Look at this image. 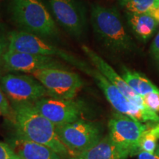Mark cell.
<instances>
[{"label": "cell", "mask_w": 159, "mask_h": 159, "mask_svg": "<svg viewBox=\"0 0 159 159\" xmlns=\"http://www.w3.org/2000/svg\"><path fill=\"white\" fill-rule=\"evenodd\" d=\"M13 111L11 122L15 134L24 138L49 147L62 158H69V152L61 142L56 126L41 114L33 103H12Z\"/></svg>", "instance_id": "1"}, {"label": "cell", "mask_w": 159, "mask_h": 159, "mask_svg": "<svg viewBox=\"0 0 159 159\" xmlns=\"http://www.w3.org/2000/svg\"><path fill=\"white\" fill-rule=\"evenodd\" d=\"M90 20L97 39L109 50L120 54L136 51V43L115 7L94 5L91 7Z\"/></svg>", "instance_id": "2"}, {"label": "cell", "mask_w": 159, "mask_h": 159, "mask_svg": "<svg viewBox=\"0 0 159 159\" xmlns=\"http://www.w3.org/2000/svg\"><path fill=\"white\" fill-rule=\"evenodd\" d=\"M8 12L20 30L44 39L59 36L56 22L41 0H10Z\"/></svg>", "instance_id": "3"}, {"label": "cell", "mask_w": 159, "mask_h": 159, "mask_svg": "<svg viewBox=\"0 0 159 159\" xmlns=\"http://www.w3.org/2000/svg\"><path fill=\"white\" fill-rule=\"evenodd\" d=\"M85 74L92 77L105 98L116 112L127 115L144 123H158L159 114L149 108H143L132 102L94 67L89 66Z\"/></svg>", "instance_id": "4"}, {"label": "cell", "mask_w": 159, "mask_h": 159, "mask_svg": "<svg viewBox=\"0 0 159 159\" xmlns=\"http://www.w3.org/2000/svg\"><path fill=\"white\" fill-rule=\"evenodd\" d=\"M15 51L43 56L58 57L85 72L89 65L47 39L22 30L9 32V48Z\"/></svg>", "instance_id": "5"}, {"label": "cell", "mask_w": 159, "mask_h": 159, "mask_svg": "<svg viewBox=\"0 0 159 159\" xmlns=\"http://www.w3.org/2000/svg\"><path fill=\"white\" fill-rule=\"evenodd\" d=\"M56 131L68 151L69 158L88 150L103 137V128L100 123L84 119L56 126Z\"/></svg>", "instance_id": "6"}, {"label": "cell", "mask_w": 159, "mask_h": 159, "mask_svg": "<svg viewBox=\"0 0 159 159\" xmlns=\"http://www.w3.org/2000/svg\"><path fill=\"white\" fill-rule=\"evenodd\" d=\"M30 75L45 87L49 97L56 99H75L84 85L78 74L65 69H43Z\"/></svg>", "instance_id": "7"}, {"label": "cell", "mask_w": 159, "mask_h": 159, "mask_svg": "<svg viewBox=\"0 0 159 159\" xmlns=\"http://www.w3.org/2000/svg\"><path fill=\"white\" fill-rule=\"evenodd\" d=\"M152 123H144L127 115L114 113L108 122V136L119 148L129 156L139 152V142L142 133Z\"/></svg>", "instance_id": "8"}, {"label": "cell", "mask_w": 159, "mask_h": 159, "mask_svg": "<svg viewBox=\"0 0 159 159\" xmlns=\"http://www.w3.org/2000/svg\"><path fill=\"white\" fill-rule=\"evenodd\" d=\"M52 16L69 35L80 39L88 25L87 12L80 0H48Z\"/></svg>", "instance_id": "9"}, {"label": "cell", "mask_w": 159, "mask_h": 159, "mask_svg": "<svg viewBox=\"0 0 159 159\" xmlns=\"http://www.w3.org/2000/svg\"><path fill=\"white\" fill-rule=\"evenodd\" d=\"M0 85L11 104L34 103L49 97L45 87L33 76L8 73L0 77Z\"/></svg>", "instance_id": "10"}, {"label": "cell", "mask_w": 159, "mask_h": 159, "mask_svg": "<svg viewBox=\"0 0 159 159\" xmlns=\"http://www.w3.org/2000/svg\"><path fill=\"white\" fill-rule=\"evenodd\" d=\"M38 111L55 126L83 119L87 105L80 99H61L47 97L33 103Z\"/></svg>", "instance_id": "11"}, {"label": "cell", "mask_w": 159, "mask_h": 159, "mask_svg": "<svg viewBox=\"0 0 159 159\" xmlns=\"http://www.w3.org/2000/svg\"><path fill=\"white\" fill-rule=\"evenodd\" d=\"M58 59L54 57L31 54L8 49L3 57L2 69L9 71H21L25 73L47 69H65Z\"/></svg>", "instance_id": "12"}, {"label": "cell", "mask_w": 159, "mask_h": 159, "mask_svg": "<svg viewBox=\"0 0 159 159\" xmlns=\"http://www.w3.org/2000/svg\"><path fill=\"white\" fill-rule=\"evenodd\" d=\"M82 50L85 55L89 57L90 61L99 72H101L110 82L114 85L125 97H127L132 102L139 105L143 108H148L144 104L142 97L136 94L132 89L129 86L126 81L123 79L122 75L118 74L110 65L108 64L102 57H100L97 52L89 48L87 46H82Z\"/></svg>", "instance_id": "13"}, {"label": "cell", "mask_w": 159, "mask_h": 159, "mask_svg": "<svg viewBox=\"0 0 159 159\" xmlns=\"http://www.w3.org/2000/svg\"><path fill=\"white\" fill-rule=\"evenodd\" d=\"M7 143L22 159H63L49 147L33 142L14 134Z\"/></svg>", "instance_id": "14"}, {"label": "cell", "mask_w": 159, "mask_h": 159, "mask_svg": "<svg viewBox=\"0 0 159 159\" xmlns=\"http://www.w3.org/2000/svg\"><path fill=\"white\" fill-rule=\"evenodd\" d=\"M128 156H130L119 148L108 134L88 150L68 159H126Z\"/></svg>", "instance_id": "15"}, {"label": "cell", "mask_w": 159, "mask_h": 159, "mask_svg": "<svg viewBox=\"0 0 159 159\" xmlns=\"http://www.w3.org/2000/svg\"><path fill=\"white\" fill-rule=\"evenodd\" d=\"M126 19L135 36L142 42L148 41L154 35L159 25L149 13L126 12Z\"/></svg>", "instance_id": "16"}, {"label": "cell", "mask_w": 159, "mask_h": 159, "mask_svg": "<svg viewBox=\"0 0 159 159\" xmlns=\"http://www.w3.org/2000/svg\"><path fill=\"white\" fill-rule=\"evenodd\" d=\"M121 75L129 86L141 97H144L150 93L159 92L158 87L146 76L138 71L123 67Z\"/></svg>", "instance_id": "17"}, {"label": "cell", "mask_w": 159, "mask_h": 159, "mask_svg": "<svg viewBox=\"0 0 159 159\" xmlns=\"http://www.w3.org/2000/svg\"><path fill=\"white\" fill-rule=\"evenodd\" d=\"M159 122L152 123L142 133L139 142V150L153 152L158 146Z\"/></svg>", "instance_id": "18"}, {"label": "cell", "mask_w": 159, "mask_h": 159, "mask_svg": "<svg viewBox=\"0 0 159 159\" xmlns=\"http://www.w3.org/2000/svg\"><path fill=\"white\" fill-rule=\"evenodd\" d=\"M119 2L130 13H149L151 10L159 5V0H119Z\"/></svg>", "instance_id": "19"}, {"label": "cell", "mask_w": 159, "mask_h": 159, "mask_svg": "<svg viewBox=\"0 0 159 159\" xmlns=\"http://www.w3.org/2000/svg\"><path fill=\"white\" fill-rule=\"evenodd\" d=\"M9 48V33L0 22V72L2 69L4 55Z\"/></svg>", "instance_id": "20"}, {"label": "cell", "mask_w": 159, "mask_h": 159, "mask_svg": "<svg viewBox=\"0 0 159 159\" xmlns=\"http://www.w3.org/2000/svg\"><path fill=\"white\" fill-rule=\"evenodd\" d=\"M0 114L11 122L13 119V111L8 99L6 97L0 85Z\"/></svg>", "instance_id": "21"}, {"label": "cell", "mask_w": 159, "mask_h": 159, "mask_svg": "<svg viewBox=\"0 0 159 159\" xmlns=\"http://www.w3.org/2000/svg\"><path fill=\"white\" fill-rule=\"evenodd\" d=\"M144 104L150 110L158 114L159 113V92L150 93L142 97Z\"/></svg>", "instance_id": "22"}, {"label": "cell", "mask_w": 159, "mask_h": 159, "mask_svg": "<svg viewBox=\"0 0 159 159\" xmlns=\"http://www.w3.org/2000/svg\"><path fill=\"white\" fill-rule=\"evenodd\" d=\"M0 159H22L7 142H0Z\"/></svg>", "instance_id": "23"}, {"label": "cell", "mask_w": 159, "mask_h": 159, "mask_svg": "<svg viewBox=\"0 0 159 159\" xmlns=\"http://www.w3.org/2000/svg\"><path fill=\"white\" fill-rule=\"evenodd\" d=\"M150 54L153 57L154 60L159 63V31L152 41L150 47Z\"/></svg>", "instance_id": "24"}, {"label": "cell", "mask_w": 159, "mask_h": 159, "mask_svg": "<svg viewBox=\"0 0 159 159\" xmlns=\"http://www.w3.org/2000/svg\"><path fill=\"white\" fill-rule=\"evenodd\" d=\"M136 155L138 159H159V145L153 152H148L140 150Z\"/></svg>", "instance_id": "25"}, {"label": "cell", "mask_w": 159, "mask_h": 159, "mask_svg": "<svg viewBox=\"0 0 159 159\" xmlns=\"http://www.w3.org/2000/svg\"><path fill=\"white\" fill-rule=\"evenodd\" d=\"M149 13H150V14L159 23V5L151 10V11L149 12Z\"/></svg>", "instance_id": "26"}, {"label": "cell", "mask_w": 159, "mask_h": 159, "mask_svg": "<svg viewBox=\"0 0 159 159\" xmlns=\"http://www.w3.org/2000/svg\"><path fill=\"white\" fill-rule=\"evenodd\" d=\"M0 115H1V114H0Z\"/></svg>", "instance_id": "27"}, {"label": "cell", "mask_w": 159, "mask_h": 159, "mask_svg": "<svg viewBox=\"0 0 159 159\" xmlns=\"http://www.w3.org/2000/svg\"><path fill=\"white\" fill-rule=\"evenodd\" d=\"M0 1H1V0H0Z\"/></svg>", "instance_id": "28"}]
</instances>
